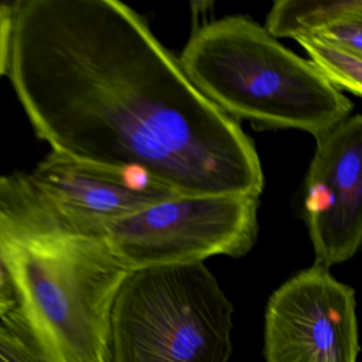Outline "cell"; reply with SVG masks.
Wrapping results in <instances>:
<instances>
[{"instance_id":"obj_3","label":"cell","mask_w":362,"mask_h":362,"mask_svg":"<svg viewBox=\"0 0 362 362\" xmlns=\"http://www.w3.org/2000/svg\"><path fill=\"white\" fill-rule=\"evenodd\" d=\"M179 61L192 84L237 122L300 130L317 139L354 109L308 60L247 16L200 27Z\"/></svg>"},{"instance_id":"obj_7","label":"cell","mask_w":362,"mask_h":362,"mask_svg":"<svg viewBox=\"0 0 362 362\" xmlns=\"http://www.w3.org/2000/svg\"><path fill=\"white\" fill-rule=\"evenodd\" d=\"M305 180V219L315 264L351 259L362 241V116H349L315 139Z\"/></svg>"},{"instance_id":"obj_8","label":"cell","mask_w":362,"mask_h":362,"mask_svg":"<svg viewBox=\"0 0 362 362\" xmlns=\"http://www.w3.org/2000/svg\"><path fill=\"white\" fill-rule=\"evenodd\" d=\"M28 175L63 217L97 234L109 222L177 196L137 169L94 166L52 151Z\"/></svg>"},{"instance_id":"obj_14","label":"cell","mask_w":362,"mask_h":362,"mask_svg":"<svg viewBox=\"0 0 362 362\" xmlns=\"http://www.w3.org/2000/svg\"><path fill=\"white\" fill-rule=\"evenodd\" d=\"M14 307L13 288L3 262H0V321L6 319L13 311Z\"/></svg>"},{"instance_id":"obj_10","label":"cell","mask_w":362,"mask_h":362,"mask_svg":"<svg viewBox=\"0 0 362 362\" xmlns=\"http://www.w3.org/2000/svg\"><path fill=\"white\" fill-rule=\"evenodd\" d=\"M317 73L339 90L362 94V56L341 49L315 37H296Z\"/></svg>"},{"instance_id":"obj_1","label":"cell","mask_w":362,"mask_h":362,"mask_svg":"<svg viewBox=\"0 0 362 362\" xmlns=\"http://www.w3.org/2000/svg\"><path fill=\"white\" fill-rule=\"evenodd\" d=\"M20 95L56 153L137 169L180 196L264 192L259 156L239 122L119 0H86L54 21L27 60Z\"/></svg>"},{"instance_id":"obj_4","label":"cell","mask_w":362,"mask_h":362,"mask_svg":"<svg viewBox=\"0 0 362 362\" xmlns=\"http://www.w3.org/2000/svg\"><path fill=\"white\" fill-rule=\"evenodd\" d=\"M233 317L203 262L131 271L112 313V362H230Z\"/></svg>"},{"instance_id":"obj_13","label":"cell","mask_w":362,"mask_h":362,"mask_svg":"<svg viewBox=\"0 0 362 362\" xmlns=\"http://www.w3.org/2000/svg\"><path fill=\"white\" fill-rule=\"evenodd\" d=\"M10 37V3L0 1V77L5 76L7 67Z\"/></svg>"},{"instance_id":"obj_2","label":"cell","mask_w":362,"mask_h":362,"mask_svg":"<svg viewBox=\"0 0 362 362\" xmlns=\"http://www.w3.org/2000/svg\"><path fill=\"white\" fill-rule=\"evenodd\" d=\"M0 262L16 298L4 324L48 362H112V313L131 271L26 173L0 175Z\"/></svg>"},{"instance_id":"obj_12","label":"cell","mask_w":362,"mask_h":362,"mask_svg":"<svg viewBox=\"0 0 362 362\" xmlns=\"http://www.w3.org/2000/svg\"><path fill=\"white\" fill-rule=\"evenodd\" d=\"M0 362H48L0 321Z\"/></svg>"},{"instance_id":"obj_5","label":"cell","mask_w":362,"mask_h":362,"mask_svg":"<svg viewBox=\"0 0 362 362\" xmlns=\"http://www.w3.org/2000/svg\"><path fill=\"white\" fill-rule=\"evenodd\" d=\"M259 198L235 194L171 197L103 226L130 271L243 257L257 241Z\"/></svg>"},{"instance_id":"obj_11","label":"cell","mask_w":362,"mask_h":362,"mask_svg":"<svg viewBox=\"0 0 362 362\" xmlns=\"http://www.w3.org/2000/svg\"><path fill=\"white\" fill-rule=\"evenodd\" d=\"M309 37H317L341 49L362 56V16L343 18Z\"/></svg>"},{"instance_id":"obj_9","label":"cell","mask_w":362,"mask_h":362,"mask_svg":"<svg viewBox=\"0 0 362 362\" xmlns=\"http://www.w3.org/2000/svg\"><path fill=\"white\" fill-rule=\"evenodd\" d=\"M351 16H362L361 0H281L271 8L264 28L276 40H296Z\"/></svg>"},{"instance_id":"obj_6","label":"cell","mask_w":362,"mask_h":362,"mask_svg":"<svg viewBox=\"0 0 362 362\" xmlns=\"http://www.w3.org/2000/svg\"><path fill=\"white\" fill-rule=\"evenodd\" d=\"M355 290L313 264L273 292L264 315L266 362H357Z\"/></svg>"}]
</instances>
